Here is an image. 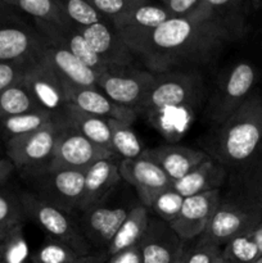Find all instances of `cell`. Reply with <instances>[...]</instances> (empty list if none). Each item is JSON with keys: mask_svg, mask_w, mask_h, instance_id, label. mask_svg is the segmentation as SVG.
<instances>
[{"mask_svg": "<svg viewBox=\"0 0 262 263\" xmlns=\"http://www.w3.org/2000/svg\"><path fill=\"white\" fill-rule=\"evenodd\" d=\"M35 21V28L43 37L59 44L61 46L66 48L69 53L84 62L87 67L97 72L98 74L104 72L109 68L108 66L89 45L84 36L67 21L66 25H55V23L46 22L41 20Z\"/></svg>", "mask_w": 262, "mask_h": 263, "instance_id": "obj_20", "label": "cell"}, {"mask_svg": "<svg viewBox=\"0 0 262 263\" xmlns=\"http://www.w3.org/2000/svg\"><path fill=\"white\" fill-rule=\"evenodd\" d=\"M115 157V154L97 145L76 130L61 122V131L57 138L50 161L46 166L53 170L86 171L95 162Z\"/></svg>", "mask_w": 262, "mask_h": 263, "instance_id": "obj_9", "label": "cell"}, {"mask_svg": "<svg viewBox=\"0 0 262 263\" xmlns=\"http://www.w3.org/2000/svg\"><path fill=\"white\" fill-rule=\"evenodd\" d=\"M222 256V247L212 243L202 235L193 246L185 244V263H213Z\"/></svg>", "mask_w": 262, "mask_h": 263, "instance_id": "obj_39", "label": "cell"}, {"mask_svg": "<svg viewBox=\"0 0 262 263\" xmlns=\"http://www.w3.org/2000/svg\"><path fill=\"white\" fill-rule=\"evenodd\" d=\"M262 220V204L244 193L230 189L208 223L203 238L222 247L234 236L252 230Z\"/></svg>", "mask_w": 262, "mask_h": 263, "instance_id": "obj_3", "label": "cell"}, {"mask_svg": "<svg viewBox=\"0 0 262 263\" xmlns=\"http://www.w3.org/2000/svg\"><path fill=\"white\" fill-rule=\"evenodd\" d=\"M213 263H233V262L228 261V259H225V258H223V257H222V256H221V257H220V258H218V259H216V261H215V262H213Z\"/></svg>", "mask_w": 262, "mask_h": 263, "instance_id": "obj_49", "label": "cell"}, {"mask_svg": "<svg viewBox=\"0 0 262 263\" xmlns=\"http://www.w3.org/2000/svg\"><path fill=\"white\" fill-rule=\"evenodd\" d=\"M244 3L246 0H202L189 17L218 21L239 36L244 31Z\"/></svg>", "mask_w": 262, "mask_h": 263, "instance_id": "obj_25", "label": "cell"}, {"mask_svg": "<svg viewBox=\"0 0 262 263\" xmlns=\"http://www.w3.org/2000/svg\"><path fill=\"white\" fill-rule=\"evenodd\" d=\"M222 257L233 263H256L261 258L251 230L234 236L223 246Z\"/></svg>", "mask_w": 262, "mask_h": 263, "instance_id": "obj_34", "label": "cell"}, {"mask_svg": "<svg viewBox=\"0 0 262 263\" xmlns=\"http://www.w3.org/2000/svg\"><path fill=\"white\" fill-rule=\"evenodd\" d=\"M133 54L157 72L207 61L228 41L238 37L218 21L172 17L151 30L118 31Z\"/></svg>", "mask_w": 262, "mask_h": 263, "instance_id": "obj_1", "label": "cell"}, {"mask_svg": "<svg viewBox=\"0 0 262 263\" xmlns=\"http://www.w3.org/2000/svg\"><path fill=\"white\" fill-rule=\"evenodd\" d=\"M202 0H159L172 17H189Z\"/></svg>", "mask_w": 262, "mask_h": 263, "instance_id": "obj_42", "label": "cell"}, {"mask_svg": "<svg viewBox=\"0 0 262 263\" xmlns=\"http://www.w3.org/2000/svg\"><path fill=\"white\" fill-rule=\"evenodd\" d=\"M256 263H262V257H261V258H259V259H258V261H257Z\"/></svg>", "mask_w": 262, "mask_h": 263, "instance_id": "obj_52", "label": "cell"}, {"mask_svg": "<svg viewBox=\"0 0 262 263\" xmlns=\"http://www.w3.org/2000/svg\"><path fill=\"white\" fill-rule=\"evenodd\" d=\"M41 108L22 82L12 85L0 94V121Z\"/></svg>", "mask_w": 262, "mask_h": 263, "instance_id": "obj_30", "label": "cell"}, {"mask_svg": "<svg viewBox=\"0 0 262 263\" xmlns=\"http://www.w3.org/2000/svg\"><path fill=\"white\" fill-rule=\"evenodd\" d=\"M62 14L76 27H86L107 18L100 14L87 0H53Z\"/></svg>", "mask_w": 262, "mask_h": 263, "instance_id": "obj_32", "label": "cell"}, {"mask_svg": "<svg viewBox=\"0 0 262 263\" xmlns=\"http://www.w3.org/2000/svg\"><path fill=\"white\" fill-rule=\"evenodd\" d=\"M156 81L148 71L128 67H109L98 74L97 86L117 104L138 112Z\"/></svg>", "mask_w": 262, "mask_h": 263, "instance_id": "obj_7", "label": "cell"}, {"mask_svg": "<svg viewBox=\"0 0 262 263\" xmlns=\"http://www.w3.org/2000/svg\"><path fill=\"white\" fill-rule=\"evenodd\" d=\"M27 64L4 63V62H0V94L3 91H5L8 87H10L12 85L21 81L23 71H25Z\"/></svg>", "mask_w": 262, "mask_h": 263, "instance_id": "obj_41", "label": "cell"}, {"mask_svg": "<svg viewBox=\"0 0 262 263\" xmlns=\"http://www.w3.org/2000/svg\"><path fill=\"white\" fill-rule=\"evenodd\" d=\"M170 18H172V15L161 3L145 0L110 23L117 31L151 30L158 27Z\"/></svg>", "mask_w": 262, "mask_h": 263, "instance_id": "obj_27", "label": "cell"}, {"mask_svg": "<svg viewBox=\"0 0 262 263\" xmlns=\"http://www.w3.org/2000/svg\"><path fill=\"white\" fill-rule=\"evenodd\" d=\"M107 256L105 254H86V256H80L79 258L72 263H105Z\"/></svg>", "mask_w": 262, "mask_h": 263, "instance_id": "obj_45", "label": "cell"}, {"mask_svg": "<svg viewBox=\"0 0 262 263\" xmlns=\"http://www.w3.org/2000/svg\"><path fill=\"white\" fill-rule=\"evenodd\" d=\"M21 82L44 109L59 115L67 107L64 82L39 57L26 66Z\"/></svg>", "mask_w": 262, "mask_h": 263, "instance_id": "obj_11", "label": "cell"}, {"mask_svg": "<svg viewBox=\"0 0 262 263\" xmlns=\"http://www.w3.org/2000/svg\"><path fill=\"white\" fill-rule=\"evenodd\" d=\"M216 161L236 170L251 161L262 146V97L252 92L243 104L218 123Z\"/></svg>", "mask_w": 262, "mask_h": 263, "instance_id": "obj_2", "label": "cell"}, {"mask_svg": "<svg viewBox=\"0 0 262 263\" xmlns=\"http://www.w3.org/2000/svg\"><path fill=\"white\" fill-rule=\"evenodd\" d=\"M110 144L115 156L122 159H134L144 152L140 140L136 136L131 125L117 120H109Z\"/></svg>", "mask_w": 262, "mask_h": 263, "instance_id": "obj_29", "label": "cell"}, {"mask_svg": "<svg viewBox=\"0 0 262 263\" xmlns=\"http://www.w3.org/2000/svg\"><path fill=\"white\" fill-rule=\"evenodd\" d=\"M55 118L57 115L44 109V108H39V109L31 110V112L4 118V120L0 121V126L9 138H13V136L39 130Z\"/></svg>", "mask_w": 262, "mask_h": 263, "instance_id": "obj_31", "label": "cell"}, {"mask_svg": "<svg viewBox=\"0 0 262 263\" xmlns=\"http://www.w3.org/2000/svg\"><path fill=\"white\" fill-rule=\"evenodd\" d=\"M251 4L254 9H258V8H262V0H251Z\"/></svg>", "mask_w": 262, "mask_h": 263, "instance_id": "obj_48", "label": "cell"}, {"mask_svg": "<svg viewBox=\"0 0 262 263\" xmlns=\"http://www.w3.org/2000/svg\"><path fill=\"white\" fill-rule=\"evenodd\" d=\"M41 36L20 22L14 9L0 10V62L27 64L38 58Z\"/></svg>", "mask_w": 262, "mask_h": 263, "instance_id": "obj_10", "label": "cell"}, {"mask_svg": "<svg viewBox=\"0 0 262 263\" xmlns=\"http://www.w3.org/2000/svg\"><path fill=\"white\" fill-rule=\"evenodd\" d=\"M38 57L43 59L66 84L76 86H97V72L59 44L41 36Z\"/></svg>", "mask_w": 262, "mask_h": 263, "instance_id": "obj_16", "label": "cell"}, {"mask_svg": "<svg viewBox=\"0 0 262 263\" xmlns=\"http://www.w3.org/2000/svg\"><path fill=\"white\" fill-rule=\"evenodd\" d=\"M121 180L120 162L115 158L100 159L91 164L85 171L84 194L80 212L109 198Z\"/></svg>", "mask_w": 262, "mask_h": 263, "instance_id": "obj_21", "label": "cell"}, {"mask_svg": "<svg viewBox=\"0 0 262 263\" xmlns=\"http://www.w3.org/2000/svg\"><path fill=\"white\" fill-rule=\"evenodd\" d=\"M30 257L22 223L8 231L3 238L0 263H27Z\"/></svg>", "mask_w": 262, "mask_h": 263, "instance_id": "obj_36", "label": "cell"}, {"mask_svg": "<svg viewBox=\"0 0 262 263\" xmlns=\"http://www.w3.org/2000/svg\"><path fill=\"white\" fill-rule=\"evenodd\" d=\"M221 197V189H216L185 198L179 215L170 223L182 241L189 243L204 234Z\"/></svg>", "mask_w": 262, "mask_h": 263, "instance_id": "obj_12", "label": "cell"}, {"mask_svg": "<svg viewBox=\"0 0 262 263\" xmlns=\"http://www.w3.org/2000/svg\"><path fill=\"white\" fill-rule=\"evenodd\" d=\"M120 174L122 180L135 187L143 205L157 193L172 186L174 182L158 164L144 156L120 161Z\"/></svg>", "mask_w": 262, "mask_h": 263, "instance_id": "obj_19", "label": "cell"}, {"mask_svg": "<svg viewBox=\"0 0 262 263\" xmlns=\"http://www.w3.org/2000/svg\"><path fill=\"white\" fill-rule=\"evenodd\" d=\"M61 131V122L54 120L32 133L8 139L7 154L14 168L21 172L48 164Z\"/></svg>", "mask_w": 262, "mask_h": 263, "instance_id": "obj_8", "label": "cell"}, {"mask_svg": "<svg viewBox=\"0 0 262 263\" xmlns=\"http://www.w3.org/2000/svg\"><path fill=\"white\" fill-rule=\"evenodd\" d=\"M185 241L179 238L169 222L158 217H151L139 241L143 263H175L184 249Z\"/></svg>", "mask_w": 262, "mask_h": 263, "instance_id": "obj_17", "label": "cell"}, {"mask_svg": "<svg viewBox=\"0 0 262 263\" xmlns=\"http://www.w3.org/2000/svg\"><path fill=\"white\" fill-rule=\"evenodd\" d=\"M151 213L141 203L135 204L128 211L122 225L108 246L105 256L110 257L121 251L138 246L148 228Z\"/></svg>", "mask_w": 262, "mask_h": 263, "instance_id": "obj_26", "label": "cell"}, {"mask_svg": "<svg viewBox=\"0 0 262 263\" xmlns=\"http://www.w3.org/2000/svg\"><path fill=\"white\" fill-rule=\"evenodd\" d=\"M105 263H143V258H141L139 246H135L107 257Z\"/></svg>", "mask_w": 262, "mask_h": 263, "instance_id": "obj_43", "label": "cell"}, {"mask_svg": "<svg viewBox=\"0 0 262 263\" xmlns=\"http://www.w3.org/2000/svg\"><path fill=\"white\" fill-rule=\"evenodd\" d=\"M20 199L26 217L43 229L49 238L67 244L80 256L91 254L92 248L72 215L49 204L32 192L23 193Z\"/></svg>", "mask_w": 262, "mask_h": 263, "instance_id": "obj_5", "label": "cell"}, {"mask_svg": "<svg viewBox=\"0 0 262 263\" xmlns=\"http://www.w3.org/2000/svg\"><path fill=\"white\" fill-rule=\"evenodd\" d=\"M22 203L20 197L0 190V233L7 234L13 228L23 223Z\"/></svg>", "mask_w": 262, "mask_h": 263, "instance_id": "obj_38", "label": "cell"}, {"mask_svg": "<svg viewBox=\"0 0 262 263\" xmlns=\"http://www.w3.org/2000/svg\"><path fill=\"white\" fill-rule=\"evenodd\" d=\"M257 82V69L249 62L236 63L226 76L213 109L216 122H222L253 92Z\"/></svg>", "mask_w": 262, "mask_h": 263, "instance_id": "obj_15", "label": "cell"}, {"mask_svg": "<svg viewBox=\"0 0 262 263\" xmlns=\"http://www.w3.org/2000/svg\"><path fill=\"white\" fill-rule=\"evenodd\" d=\"M175 263H185V244H184V249H182V252L180 253V256L177 257V259L175 261Z\"/></svg>", "mask_w": 262, "mask_h": 263, "instance_id": "obj_47", "label": "cell"}, {"mask_svg": "<svg viewBox=\"0 0 262 263\" xmlns=\"http://www.w3.org/2000/svg\"><path fill=\"white\" fill-rule=\"evenodd\" d=\"M5 234H2L0 233V251H2V243H3V238H4Z\"/></svg>", "mask_w": 262, "mask_h": 263, "instance_id": "obj_51", "label": "cell"}, {"mask_svg": "<svg viewBox=\"0 0 262 263\" xmlns=\"http://www.w3.org/2000/svg\"><path fill=\"white\" fill-rule=\"evenodd\" d=\"M7 8H10V7H8L7 4H4V3H3L2 0H0V10H3V9H7Z\"/></svg>", "mask_w": 262, "mask_h": 263, "instance_id": "obj_50", "label": "cell"}, {"mask_svg": "<svg viewBox=\"0 0 262 263\" xmlns=\"http://www.w3.org/2000/svg\"><path fill=\"white\" fill-rule=\"evenodd\" d=\"M184 199L185 198L181 194H179L174 187L170 186L157 193L144 207L149 211V213L153 212L156 217L171 223L179 215Z\"/></svg>", "mask_w": 262, "mask_h": 263, "instance_id": "obj_35", "label": "cell"}, {"mask_svg": "<svg viewBox=\"0 0 262 263\" xmlns=\"http://www.w3.org/2000/svg\"><path fill=\"white\" fill-rule=\"evenodd\" d=\"M67 105L77 108L89 115L105 120H117L131 125L138 117V112L110 100L98 86H76L66 84Z\"/></svg>", "mask_w": 262, "mask_h": 263, "instance_id": "obj_14", "label": "cell"}, {"mask_svg": "<svg viewBox=\"0 0 262 263\" xmlns=\"http://www.w3.org/2000/svg\"><path fill=\"white\" fill-rule=\"evenodd\" d=\"M200 80L193 74L164 72L161 77H156L151 91L139 107L138 115L143 113L151 118L154 116L159 117L167 109L192 104L200 94Z\"/></svg>", "mask_w": 262, "mask_h": 263, "instance_id": "obj_6", "label": "cell"}, {"mask_svg": "<svg viewBox=\"0 0 262 263\" xmlns=\"http://www.w3.org/2000/svg\"><path fill=\"white\" fill-rule=\"evenodd\" d=\"M12 9H18L33 17L55 25H66L67 20L57 8L53 0H2Z\"/></svg>", "mask_w": 262, "mask_h": 263, "instance_id": "obj_33", "label": "cell"}, {"mask_svg": "<svg viewBox=\"0 0 262 263\" xmlns=\"http://www.w3.org/2000/svg\"><path fill=\"white\" fill-rule=\"evenodd\" d=\"M251 234H252V238H253L254 243H256L257 248H258L259 253H261V257H262V220L259 221L258 225H257L256 228L252 229Z\"/></svg>", "mask_w": 262, "mask_h": 263, "instance_id": "obj_46", "label": "cell"}, {"mask_svg": "<svg viewBox=\"0 0 262 263\" xmlns=\"http://www.w3.org/2000/svg\"><path fill=\"white\" fill-rule=\"evenodd\" d=\"M228 168L212 157L198 164L182 179L172 182V187L184 198L221 189L228 179Z\"/></svg>", "mask_w": 262, "mask_h": 263, "instance_id": "obj_23", "label": "cell"}, {"mask_svg": "<svg viewBox=\"0 0 262 263\" xmlns=\"http://www.w3.org/2000/svg\"><path fill=\"white\" fill-rule=\"evenodd\" d=\"M13 170H14V166L9 159H0V186L9 179Z\"/></svg>", "mask_w": 262, "mask_h": 263, "instance_id": "obj_44", "label": "cell"}, {"mask_svg": "<svg viewBox=\"0 0 262 263\" xmlns=\"http://www.w3.org/2000/svg\"><path fill=\"white\" fill-rule=\"evenodd\" d=\"M57 118L94 144L115 154L110 144L109 120L85 113L72 105H67L59 115H57Z\"/></svg>", "mask_w": 262, "mask_h": 263, "instance_id": "obj_24", "label": "cell"}, {"mask_svg": "<svg viewBox=\"0 0 262 263\" xmlns=\"http://www.w3.org/2000/svg\"><path fill=\"white\" fill-rule=\"evenodd\" d=\"M68 21V20H67ZM73 26V25H72ZM92 50L110 67H128L133 63V51L109 20L100 21L86 27H76Z\"/></svg>", "mask_w": 262, "mask_h": 263, "instance_id": "obj_18", "label": "cell"}, {"mask_svg": "<svg viewBox=\"0 0 262 263\" xmlns=\"http://www.w3.org/2000/svg\"><path fill=\"white\" fill-rule=\"evenodd\" d=\"M22 176L32 186L41 199L59 210L77 215L84 194L85 171L53 170L46 164L22 172Z\"/></svg>", "mask_w": 262, "mask_h": 263, "instance_id": "obj_4", "label": "cell"}, {"mask_svg": "<svg viewBox=\"0 0 262 263\" xmlns=\"http://www.w3.org/2000/svg\"><path fill=\"white\" fill-rule=\"evenodd\" d=\"M141 156L158 164L172 181L182 179L193 168L208 158V154L198 149L182 145H159L153 149H146Z\"/></svg>", "mask_w": 262, "mask_h": 263, "instance_id": "obj_22", "label": "cell"}, {"mask_svg": "<svg viewBox=\"0 0 262 263\" xmlns=\"http://www.w3.org/2000/svg\"><path fill=\"white\" fill-rule=\"evenodd\" d=\"M98 12L104 15L110 22L125 14L135 5L145 0H87Z\"/></svg>", "mask_w": 262, "mask_h": 263, "instance_id": "obj_40", "label": "cell"}, {"mask_svg": "<svg viewBox=\"0 0 262 263\" xmlns=\"http://www.w3.org/2000/svg\"><path fill=\"white\" fill-rule=\"evenodd\" d=\"M231 189L244 193L262 204V146L251 161L234 170Z\"/></svg>", "mask_w": 262, "mask_h": 263, "instance_id": "obj_28", "label": "cell"}, {"mask_svg": "<svg viewBox=\"0 0 262 263\" xmlns=\"http://www.w3.org/2000/svg\"><path fill=\"white\" fill-rule=\"evenodd\" d=\"M105 200L77 213L80 215V222L77 223L91 248L107 251L131 207L109 205Z\"/></svg>", "mask_w": 262, "mask_h": 263, "instance_id": "obj_13", "label": "cell"}, {"mask_svg": "<svg viewBox=\"0 0 262 263\" xmlns=\"http://www.w3.org/2000/svg\"><path fill=\"white\" fill-rule=\"evenodd\" d=\"M79 257L67 244L48 238L30 257V263H72Z\"/></svg>", "mask_w": 262, "mask_h": 263, "instance_id": "obj_37", "label": "cell"}]
</instances>
